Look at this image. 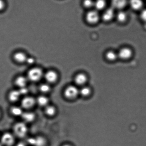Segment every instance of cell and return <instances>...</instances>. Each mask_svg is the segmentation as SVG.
<instances>
[{
  "mask_svg": "<svg viewBox=\"0 0 146 146\" xmlns=\"http://www.w3.org/2000/svg\"><path fill=\"white\" fill-rule=\"evenodd\" d=\"M43 75V73L42 70L40 68H34L28 71L27 78L29 81L35 82L40 80Z\"/></svg>",
  "mask_w": 146,
  "mask_h": 146,
  "instance_id": "cell-1",
  "label": "cell"
},
{
  "mask_svg": "<svg viewBox=\"0 0 146 146\" xmlns=\"http://www.w3.org/2000/svg\"><path fill=\"white\" fill-rule=\"evenodd\" d=\"M14 132L16 135L19 138H23L28 132V128L26 125L23 122L17 123L14 125Z\"/></svg>",
  "mask_w": 146,
  "mask_h": 146,
  "instance_id": "cell-2",
  "label": "cell"
},
{
  "mask_svg": "<svg viewBox=\"0 0 146 146\" xmlns=\"http://www.w3.org/2000/svg\"><path fill=\"white\" fill-rule=\"evenodd\" d=\"M64 95L69 99L75 98L79 95V89L75 86H70L66 89L64 91Z\"/></svg>",
  "mask_w": 146,
  "mask_h": 146,
  "instance_id": "cell-3",
  "label": "cell"
},
{
  "mask_svg": "<svg viewBox=\"0 0 146 146\" xmlns=\"http://www.w3.org/2000/svg\"><path fill=\"white\" fill-rule=\"evenodd\" d=\"M87 22L91 24H94L98 22L100 19V15L97 11H92L87 13L86 16Z\"/></svg>",
  "mask_w": 146,
  "mask_h": 146,
  "instance_id": "cell-4",
  "label": "cell"
},
{
  "mask_svg": "<svg viewBox=\"0 0 146 146\" xmlns=\"http://www.w3.org/2000/svg\"><path fill=\"white\" fill-rule=\"evenodd\" d=\"M1 143L3 146H11L14 143V138L12 134L6 133L1 136Z\"/></svg>",
  "mask_w": 146,
  "mask_h": 146,
  "instance_id": "cell-5",
  "label": "cell"
},
{
  "mask_svg": "<svg viewBox=\"0 0 146 146\" xmlns=\"http://www.w3.org/2000/svg\"><path fill=\"white\" fill-rule=\"evenodd\" d=\"M27 141L30 145L34 146H44L45 144V139L41 137H31L28 139Z\"/></svg>",
  "mask_w": 146,
  "mask_h": 146,
  "instance_id": "cell-6",
  "label": "cell"
},
{
  "mask_svg": "<svg viewBox=\"0 0 146 146\" xmlns=\"http://www.w3.org/2000/svg\"><path fill=\"white\" fill-rule=\"evenodd\" d=\"M88 80V78L85 74L83 73H80L76 76L74 77V81L75 84L77 86L82 87L85 86Z\"/></svg>",
  "mask_w": 146,
  "mask_h": 146,
  "instance_id": "cell-7",
  "label": "cell"
},
{
  "mask_svg": "<svg viewBox=\"0 0 146 146\" xmlns=\"http://www.w3.org/2000/svg\"><path fill=\"white\" fill-rule=\"evenodd\" d=\"M132 51L129 48H125L120 50L118 54V57L123 60H128L132 56Z\"/></svg>",
  "mask_w": 146,
  "mask_h": 146,
  "instance_id": "cell-8",
  "label": "cell"
},
{
  "mask_svg": "<svg viewBox=\"0 0 146 146\" xmlns=\"http://www.w3.org/2000/svg\"><path fill=\"white\" fill-rule=\"evenodd\" d=\"M44 77L48 83L55 82L58 78V74L54 71L50 70L47 71L44 74Z\"/></svg>",
  "mask_w": 146,
  "mask_h": 146,
  "instance_id": "cell-9",
  "label": "cell"
},
{
  "mask_svg": "<svg viewBox=\"0 0 146 146\" xmlns=\"http://www.w3.org/2000/svg\"><path fill=\"white\" fill-rule=\"evenodd\" d=\"M35 104V100L31 97H27L21 101V105L25 108H29L32 107Z\"/></svg>",
  "mask_w": 146,
  "mask_h": 146,
  "instance_id": "cell-10",
  "label": "cell"
},
{
  "mask_svg": "<svg viewBox=\"0 0 146 146\" xmlns=\"http://www.w3.org/2000/svg\"><path fill=\"white\" fill-rule=\"evenodd\" d=\"M114 10L111 8L108 9L104 11L102 15V19L104 21H110L113 18L114 15Z\"/></svg>",
  "mask_w": 146,
  "mask_h": 146,
  "instance_id": "cell-11",
  "label": "cell"
},
{
  "mask_svg": "<svg viewBox=\"0 0 146 146\" xmlns=\"http://www.w3.org/2000/svg\"><path fill=\"white\" fill-rule=\"evenodd\" d=\"M127 4V1L123 0H115L111 3L112 8L113 9H121L123 8Z\"/></svg>",
  "mask_w": 146,
  "mask_h": 146,
  "instance_id": "cell-12",
  "label": "cell"
},
{
  "mask_svg": "<svg viewBox=\"0 0 146 146\" xmlns=\"http://www.w3.org/2000/svg\"><path fill=\"white\" fill-rule=\"evenodd\" d=\"M13 58L14 60L16 62L21 63L26 62L27 57L24 52H18L14 54Z\"/></svg>",
  "mask_w": 146,
  "mask_h": 146,
  "instance_id": "cell-13",
  "label": "cell"
},
{
  "mask_svg": "<svg viewBox=\"0 0 146 146\" xmlns=\"http://www.w3.org/2000/svg\"><path fill=\"white\" fill-rule=\"evenodd\" d=\"M28 81V79L27 77L23 76H20L15 80V83L18 86L21 88L25 87Z\"/></svg>",
  "mask_w": 146,
  "mask_h": 146,
  "instance_id": "cell-14",
  "label": "cell"
},
{
  "mask_svg": "<svg viewBox=\"0 0 146 146\" xmlns=\"http://www.w3.org/2000/svg\"><path fill=\"white\" fill-rule=\"evenodd\" d=\"M91 92V88L87 86H83L79 89V95L83 97H88Z\"/></svg>",
  "mask_w": 146,
  "mask_h": 146,
  "instance_id": "cell-15",
  "label": "cell"
},
{
  "mask_svg": "<svg viewBox=\"0 0 146 146\" xmlns=\"http://www.w3.org/2000/svg\"><path fill=\"white\" fill-rule=\"evenodd\" d=\"M21 117L24 121L28 123L32 122L35 118V114L31 112L23 113Z\"/></svg>",
  "mask_w": 146,
  "mask_h": 146,
  "instance_id": "cell-16",
  "label": "cell"
},
{
  "mask_svg": "<svg viewBox=\"0 0 146 146\" xmlns=\"http://www.w3.org/2000/svg\"><path fill=\"white\" fill-rule=\"evenodd\" d=\"M21 95L19 90H14L11 92L9 94V99L10 101L15 102L18 100Z\"/></svg>",
  "mask_w": 146,
  "mask_h": 146,
  "instance_id": "cell-17",
  "label": "cell"
},
{
  "mask_svg": "<svg viewBox=\"0 0 146 146\" xmlns=\"http://www.w3.org/2000/svg\"><path fill=\"white\" fill-rule=\"evenodd\" d=\"M131 6L133 9L138 10L141 9L143 6V3L142 1L139 0H133L131 1Z\"/></svg>",
  "mask_w": 146,
  "mask_h": 146,
  "instance_id": "cell-18",
  "label": "cell"
},
{
  "mask_svg": "<svg viewBox=\"0 0 146 146\" xmlns=\"http://www.w3.org/2000/svg\"><path fill=\"white\" fill-rule=\"evenodd\" d=\"M106 57L107 59L110 61L115 60L118 58V54L112 51H108L106 54Z\"/></svg>",
  "mask_w": 146,
  "mask_h": 146,
  "instance_id": "cell-19",
  "label": "cell"
},
{
  "mask_svg": "<svg viewBox=\"0 0 146 146\" xmlns=\"http://www.w3.org/2000/svg\"><path fill=\"white\" fill-rule=\"evenodd\" d=\"M48 98L44 96H40L37 99V102L41 106H46L48 104Z\"/></svg>",
  "mask_w": 146,
  "mask_h": 146,
  "instance_id": "cell-20",
  "label": "cell"
},
{
  "mask_svg": "<svg viewBox=\"0 0 146 146\" xmlns=\"http://www.w3.org/2000/svg\"><path fill=\"white\" fill-rule=\"evenodd\" d=\"M117 18L119 22H124L127 19V14L123 11H120L117 14Z\"/></svg>",
  "mask_w": 146,
  "mask_h": 146,
  "instance_id": "cell-21",
  "label": "cell"
},
{
  "mask_svg": "<svg viewBox=\"0 0 146 146\" xmlns=\"http://www.w3.org/2000/svg\"><path fill=\"white\" fill-rule=\"evenodd\" d=\"M11 113L15 116H20L22 115L23 113L22 110L21 108L18 107H14L11 109Z\"/></svg>",
  "mask_w": 146,
  "mask_h": 146,
  "instance_id": "cell-22",
  "label": "cell"
},
{
  "mask_svg": "<svg viewBox=\"0 0 146 146\" xmlns=\"http://www.w3.org/2000/svg\"><path fill=\"white\" fill-rule=\"evenodd\" d=\"M106 4L105 1L102 0H100L94 2V7H95L97 10H102L105 7Z\"/></svg>",
  "mask_w": 146,
  "mask_h": 146,
  "instance_id": "cell-23",
  "label": "cell"
},
{
  "mask_svg": "<svg viewBox=\"0 0 146 146\" xmlns=\"http://www.w3.org/2000/svg\"><path fill=\"white\" fill-rule=\"evenodd\" d=\"M45 113L47 115L49 116H52L55 114L56 109L52 106H48L45 109Z\"/></svg>",
  "mask_w": 146,
  "mask_h": 146,
  "instance_id": "cell-24",
  "label": "cell"
},
{
  "mask_svg": "<svg viewBox=\"0 0 146 146\" xmlns=\"http://www.w3.org/2000/svg\"><path fill=\"white\" fill-rule=\"evenodd\" d=\"M40 90L41 92L44 93H46L49 91L50 90V87L47 84H42L40 86Z\"/></svg>",
  "mask_w": 146,
  "mask_h": 146,
  "instance_id": "cell-25",
  "label": "cell"
},
{
  "mask_svg": "<svg viewBox=\"0 0 146 146\" xmlns=\"http://www.w3.org/2000/svg\"><path fill=\"white\" fill-rule=\"evenodd\" d=\"M94 2L93 1H90V0H86L84 1L83 3L84 7L87 8H91L93 6H94Z\"/></svg>",
  "mask_w": 146,
  "mask_h": 146,
  "instance_id": "cell-26",
  "label": "cell"
},
{
  "mask_svg": "<svg viewBox=\"0 0 146 146\" xmlns=\"http://www.w3.org/2000/svg\"><path fill=\"white\" fill-rule=\"evenodd\" d=\"M141 18L143 21L146 22V9L143 10L141 13Z\"/></svg>",
  "mask_w": 146,
  "mask_h": 146,
  "instance_id": "cell-27",
  "label": "cell"
},
{
  "mask_svg": "<svg viewBox=\"0 0 146 146\" xmlns=\"http://www.w3.org/2000/svg\"><path fill=\"white\" fill-rule=\"evenodd\" d=\"M19 91L21 95H22V94H26L28 92V88L25 87L20 88V89L19 90Z\"/></svg>",
  "mask_w": 146,
  "mask_h": 146,
  "instance_id": "cell-28",
  "label": "cell"
},
{
  "mask_svg": "<svg viewBox=\"0 0 146 146\" xmlns=\"http://www.w3.org/2000/svg\"><path fill=\"white\" fill-rule=\"evenodd\" d=\"M35 59L33 58H31V57H29V58H27L26 62L27 64L29 65H33V64L35 62Z\"/></svg>",
  "mask_w": 146,
  "mask_h": 146,
  "instance_id": "cell-29",
  "label": "cell"
},
{
  "mask_svg": "<svg viewBox=\"0 0 146 146\" xmlns=\"http://www.w3.org/2000/svg\"><path fill=\"white\" fill-rule=\"evenodd\" d=\"M4 7V3L3 1H0V11L2 10Z\"/></svg>",
  "mask_w": 146,
  "mask_h": 146,
  "instance_id": "cell-30",
  "label": "cell"
},
{
  "mask_svg": "<svg viewBox=\"0 0 146 146\" xmlns=\"http://www.w3.org/2000/svg\"><path fill=\"white\" fill-rule=\"evenodd\" d=\"M16 146H26L23 143L20 142L17 144Z\"/></svg>",
  "mask_w": 146,
  "mask_h": 146,
  "instance_id": "cell-31",
  "label": "cell"
},
{
  "mask_svg": "<svg viewBox=\"0 0 146 146\" xmlns=\"http://www.w3.org/2000/svg\"><path fill=\"white\" fill-rule=\"evenodd\" d=\"M62 146H72L70 145H68V144H65V145H63Z\"/></svg>",
  "mask_w": 146,
  "mask_h": 146,
  "instance_id": "cell-32",
  "label": "cell"
},
{
  "mask_svg": "<svg viewBox=\"0 0 146 146\" xmlns=\"http://www.w3.org/2000/svg\"><path fill=\"white\" fill-rule=\"evenodd\" d=\"M0 146H3V145H2V144H1V142H0Z\"/></svg>",
  "mask_w": 146,
  "mask_h": 146,
  "instance_id": "cell-33",
  "label": "cell"
},
{
  "mask_svg": "<svg viewBox=\"0 0 146 146\" xmlns=\"http://www.w3.org/2000/svg\"><path fill=\"white\" fill-rule=\"evenodd\" d=\"M1 111H0V117H1Z\"/></svg>",
  "mask_w": 146,
  "mask_h": 146,
  "instance_id": "cell-34",
  "label": "cell"
}]
</instances>
